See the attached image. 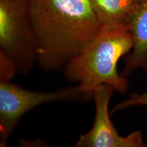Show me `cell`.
Here are the masks:
<instances>
[{"label":"cell","instance_id":"obj_2","mask_svg":"<svg viewBox=\"0 0 147 147\" xmlns=\"http://www.w3.org/2000/svg\"><path fill=\"white\" fill-rule=\"evenodd\" d=\"M133 45L127 23L102 27L89 45L65 65L64 76L89 94L102 84L125 93L128 80L118 73L117 64L120 58L131 51Z\"/></svg>","mask_w":147,"mask_h":147},{"label":"cell","instance_id":"obj_5","mask_svg":"<svg viewBox=\"0 0 147 147\" xmlns=\"http://www.w3.org/2000/svg\"><path fill=\"white\" fill-rule=\"evenodd\" d=\"M115 91L111 86L102 84L93 91L95 115L93 127L79 137L76 147H144L146 146L140 131L121 136L110 120L109 103Z\"/></svg>","mask_w":147,"mask_h":147},{"label":"cell","instance_id":"obj_1","mask_svg":"<svg viewBox=\"0 0 147 147\" xmlns=\"http://www.w3.org/2000/svg\"><path fill=\"white\" fill-rule=\"evenodd\" d=\"M38 63L47 71L63 69L100 31L89 0H31Z\"/></svg>","mask_w":147,"mask_h":147},{"label":"cell","instance_id":"obj_7","mask_svg":"<svg viewBox=\"0 0 147 147\" xmlns=\"http://www.w3.org/2000/svg\"><path fill=\"white\" fill-rule=\"evenodd\" d=\"M101 26L126 23L134 0H89Z\"/></svg>","mask_w":147,"mask_h":147},{"label":"cell","instance_id":"obj_3","mask_svg":"<svg viewBox=\"0 0 147 147\" xmlns=\"http://www.w3.org/2000/svg\"><path fill=\"white\" fill-rule=\"evenodd\" d=\"M31 0H0V53L27 74L38 63Z\"/></svg>","mask_w":147,"mask_h":147},{"label":"cell","instance_id":"obj_10","mask_svg":"<svg viewBox=\"0 0 147 147\" xmlns=\"http://www.w3.org/2000/svg\"><path fill=\"white\" fill-rule=\"evenodd\" d=\"M134 1H136V0H134Z\"/></svg>","mask_w":147,"mask_h":147},{"label":"cell","instance_id":"obj_6","mask_svg":"<svg viewBox=\"0 0 147 147\" xmlns=\"http://www.w3.org/2000/svg\"><path fill=\"white\" fill-rule=\"evenodd\" d=\"M133 48L126 56L122 75L127 76L137 69H147V0L134 1L127 21Z\"/></svg>","mask_w":147,"mask_h":147},{"label":"cell","instance_id":"obj_4","mask_svg":"<svg viewBox=\"0 0 147 147\" xmlns=\"http://www.w3.org/2000/svg\"><path fill=\"white\" fill-rule=\"evenodd\" d=\"M93 94L85 93L78 85L63 87L51 92L23 89L9 81H0V144L7 141L22 117L41 104L63 101L89 100Z\"/></svg>","mask_w":147,"mask_h":147},{"label":"cell","instance_id":"obj_8","mask_svg":"<svg viewBox=\"0 0 147 147\" xmlns=\"http://www.w3.org/2000/svg\"><path fill=\"white\" fill-rule=\"evenodd\" d=\"M136 106H147V91L140 94L134 93L128 99L119 103L114 107L110 115L121 110Z\"/></svg>","mask_w":147,"mask_h":147},{"label":"cell","instance_id":"obj_9","mask_svg":"<svg viewBox=\"0 0 147 147\" xmlns=\"http://www.w3.org/2000/svg\"><path fill=\"white\" fill-rule=\"evenodd\" d=\"M17 72L13 61L0 53V81H10Z\"/></svg>","mask_w":147,"mask_h":147}]
</instances>
